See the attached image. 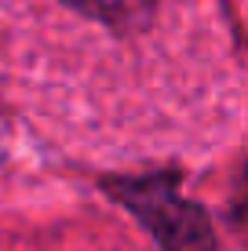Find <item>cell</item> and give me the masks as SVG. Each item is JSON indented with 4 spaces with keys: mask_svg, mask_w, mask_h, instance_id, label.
Returning <instances> with one entry per match:
<instances>
[{
    "mask_svg": "<svg viewBox=\"0 0 248 251\" xmlns=\"http://www.w3.org/2000/svg\"><path fill=\"white\" fill-rule=\"evenodd\" d=\"M99 186L157 240L161 251H219L216 222L197 201L183 197L179 171L110 175L99 178Z\"/></svg>",
    "mask_w": 248,
    "mask_h": 251,
    "instance_id": "obj_1",
    "label": "cell"
},
{
    "mask_svg": "<svg viewBox=\"0 0 248 251\" xmlns=\"http://www.w3.org/2000/svg\"><path fill=\"white\" fill-rule=\"evenodd\" d=\"M62 4L73 15L117 33V37L146 33L161 15V0H62Z\"/></svg>",
    "mask_w": 248,
    "mask_h": 251,
    "instance_id": "obj_2",
    "label": "cell"
}]
</instances>
